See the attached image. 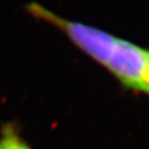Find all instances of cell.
<instances>
[{
	"label": "cell",
	"mask_w": 149,
	"mask_h": 149,
	"mask_svg": "<svg viewBox=\"0 0 149 149\" xmlns=\"http://www.w3.org/2000/svg\"><path fill=\"white\" fill-rule=\"evenodd\" d=\"M26 11L60 30L125 88L149 96V50L100 28L59 16L34 1L26 6Z\"/></svg>",
	"instance_id": "cell-1"
},
{
	"label": "cell",
	"mask_w": 149,
	"mask_h": 149,
	"mask_svg": "<svg viewBox=\"0 0 149 149\" xmlns=\"http://www.w3.org/2000/svg\"><path fill=\"white\" fill-rule=\"evenodd\" d=\"M0 149H33L22 137L15 123H6L0 129Z\"/></svg>",
	"instance_id": "cell-2"
}]
</instances>
